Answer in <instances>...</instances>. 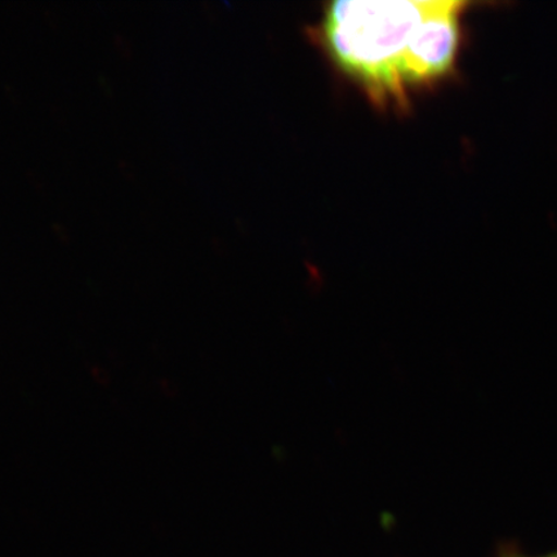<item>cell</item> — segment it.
<instances>
[{
	"instance_id": "obj_1",
	"label": "cell",
	"mask_w": 557,
	"mask_h": 557,
	"mask_svg": "<svg viewBox=\"0 0 557 557\" xmlns=\"http://www.w3.org/2000/svg\"><path fill=\"white\" fill-rule=\"evenodd\" d=\"M429 4L338 0L324 7L310 37L373 107L406 114L412 97L404 85V66Z\"/></svg>"
},
{
	"instance_id": "obj_2",
	"label": "cell",
	"mask_w": 557,
	"mask_h": 557,
	"mask_svg": "<svg viewBox=\"0 0 557 557\" xmlns=\"http://www.w3.org/2000/svg\"><path fill=\"white\" fill-rule=\"evenodd\" d=\"M468 7L458 0H430L404 66V85L410 97L443 85L457 73Z\"/></svg>"
},
{
	"instance_id": "obj_3",
	"label": "cell",
	"mask_w": 557,
	"mask_h": 557,
	"mask_svg": "<svg viewBox=\"0 0 557 557\" xmlns=\"http://www.w3.org/2000/svg\"><path fill=\"white\" fill-rule=\"evenodd\" d=\"M498 557H534V556H527L524 554H521L519 552V549H517L515 547H504L503 549H500ZM542 557H557V554L552 555V556H542Z\"/></svg>"
}]
</instances>
